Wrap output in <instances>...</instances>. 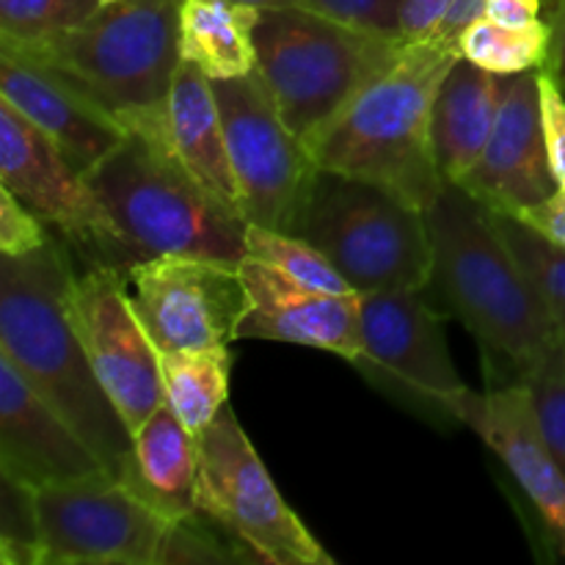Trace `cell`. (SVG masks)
<instances>
[{"instance_id":"17","label":"cell","mask_w":565,"mask_h":565,"mask_svg":"<svg viewBox=\"0 0 565 565\" xmlns=\"http://www.w3.org/2000/svg\"><path fill=\"white\" fill-rule=\"evenodd\" d=\"M452 414L456 423L472 428L511 469L565 555V472L541 436L522 381H508L489 392L467 390Z\"/></svg>"},{"instance_id":"25","label":"cell","mask_w":565,"mask_h":565,"mask_svg":"<svg viewBox=\"0 0 565 565\" xmlns=\"http://www.w3.org/2000/svg\"><path fill=\"white\" fill-rule=\"evenodd\" d=\"M458 53L494 75H519L541 70L550 53V22L505 25L491 17H480L458 39Z\"/></svg>"},{"instance_id":"29","label":"cell","mask_w":565,"mask_h":565,"mask_svg":"<svg viewBox=\"0 0 565 565\" xmlns=\"http://www.w3.org/2000/svg\"><path fill=\"white\" fill-rule=\"evenodd\" d=\"M0 561L3 565H42L36 489L0 472Z\"/></svg>"},{"instance_id":"39","label":"cell","mask_w":565,"mask_h":565,"mask_svg":"<svg viewBox=\"0 0 565 565\" xmlns=\"http://www.w3.org/2000/svg\"><path fill=\"white\" fill-rule=\"evenodd\" d=\"M235 3L254 6V9H285V6H301V0H235Z\"/></svg>"},{"instance_id":"36","label":"cell","mask_w":565,"mask_h":565,"mask_svg":"<svg viewBox=\"0 0 565 565\" xmlns=\"http://www.w3.org/2000/svg\"><path fill=\"white\" fill-rule=\"evenodd\" d=\"M522 218L527 224H533L535 230L544 232L546 237H552V241L565 246V185L557 188L546 202L524 210Z\"/></svg>"},{"instance_id":"15","label":"cell","mask_w":565,"mask_h":565,"mask_svg":"<svg viewBox=\"0 0 565 565\" xmlns=\"http://www.w3.org/2000/svg\"><path fill=\"white\" fill-rule=\"evenodd\" d=\"M539 72L508 75L489 143L478 163L458 180L489 210L522 215L561 188L546 149Z\"/></svg>"},{"instance_id":"23","label":"cell","mask_w":565,"mask_h":565,"mask_svg":"<svg viewBox=\"0 0 565 565\" xmlns=\"http://www.w3.org/2000/svg\"><path fill=\"white\" fill-rule=\"evenodd\" d=\"M259 9L235 0H185L180 53L210 81H230L257 70L254 25Z\"/></svg>"},{"instance_id":"12","label":"cell","mask_w":565,"mask_h":565,"mask_svg":"<svg viewBox=\"0 0 565 565\" xmlns=\"http://www.w3.org/2000/svg\"><path fill=\"white\" fill-rule=\"evenodd\" d=\"M0 188L14 193L61 241L86 254L88 265L125 268L138 259L121 241L86 174L70 163L53 138L44 136L9 99L0 97Z\"/></svg>"},{"instance_id":"5","label":"cell","mask_w":565,"mask_h":565,"mask_svg":"<svg viewBox=\"0 0 565 565\" xmlns=\"http://www.w3.org/2000/svg\"><path fill=\"white\" fill-rule=\"evenodd\" d=\"M86 180L138 259L185 254L241 265L246 257L248 224L193 180L166 138L163 116L130 127Z\"/></svg>"},{"instance_id":"22","label":"cell","mask_w":565,"mask_h":565,"mask_svg":"<svg viewBox=\"0 0 565 565\" xmlns=\"http://www.w3.org/2000/svg\"><path fill=\"white\" fill-rule=\"evenodd\" d=\"M119 478L169 522L196 513V436L169 403L132 434Z\"/></svg>"},{"instance_id":"16","label":"cell","mask_w":565,"mask_h":565,"mask_svg":"<svg viewBox=\"0 0 565 565\" xmlns=\"http://www.w3.org/2000/svg\"><path fill=\"white\" fill-rule=\"evenodd\" d=\"M248 309L237 340L292 342L356 362L362 353V292H323L290 279L274 265L243 257Z\"/></svg>"},{"instance_id":"33","label":"cell","mask_w":565,"mask_h":565,"mask_svg":"<svg viewBox=\"0 0 565 565\" xmlns=\"http://www.w3.org/2000/svg\"><path fill=\"white\" fill-rule=\"evenodd\" d=\"M53 237L44 232V221L25 207L11 191L0 188V254L25 257L44 248Z\"/></svg>"},{"instance_id":"11","label":"cell","mask_w":565,"mask_h":565,"mask_svg":"<svg viewBox=\"0 0 565 565\" xmlns=\"http://www.w3.org/2000/svg\"><path fill=\"white\" fill-rule=\"evenodd\" d=\"M42 565H158L169 519L114 472L36 489Z\"/></svg>"},{"instance_id":"6","label":"cell","mask_w":565,"mask_h":565,"mask_svg":"<svg viewBox=\"0 0 565 565\" xmlns=\"http://www.w3.org/2000/svg\"><path fill=\"white\" fill-rule=\"evenodd\" d=\"M406 42L326 17L303 6L259 9L257 72L281 119L312 143L364 88L395 66Z\"/></svg>"},{"instance_id":"40","label":"cell","mask_w":565,"mask_h":565,"mask_svg":"<svg viewBox=\"0 0 565 565\" xmlns=\"http://www.w3.org/2000/svg\"><path fill=\"white\" fill-rule=\"evenodd\" d=\"M103 3H110V0H103Z\"/></svg>"},{"instance_id":"38","label":"cell","mask_w":565,"mask_h":565,"mask_svg":"<svg viewBox=\"0 0 565 565\" xmlns=\"http://www.w3.org/2000/svg\"><path fill=\"white\" fill-rule=\"evenodd\" d=\"M544 0H486V17L505 25H527L541 20Z\"/></svg>"},{"instance_id":"28","label":"cell","mask_w":565,"mask_h":565,"mask_svg":"<svg viewBox=\"0 0 565 565\" xmlns=\"http://www.w3.org/2000/svg\"><path fill=\"white\" fill-rule=\"evenodd\" d=\"M519 381L527 390L541 436L565 472V342L530 364Z\"/></svg>"},{"instance_id":"21","label":"cell","mask_w":565,"mask_h":565,"mask_svg":"<svg viewBox=\"0 0 565 565\" xmlns=\"http://www.w3.org/2000/svg\"><path fill=\"white\" fill-rule=\"evenodd\" d=\"M505 88L508 75H494L463 55L441 77L430 114V138L436 166L447 182L461 180L483 154Z\"/></svg>"},{"instance_id":"2","label":"cell","mask_w":565,"mask_h":565,"mask_svg":"<svg viewBox=\"0 0 565 565\" xmlns=\"http://www.w3.org/2000/svg\"><path fill=\"white\" fill-rule=\"evenodd\" d=\"M434 248L430 285L511 379L565 342L561 326L508 243L491 210L458 182H445L425 210Z\"/></svg>"},{"instance_id":"30","label":"cell","mask_w":565,"mask_h":565,"mask_svg":"<svg viewBox=\"0 0 565 565\" xmlns=\"http://www.w3.org/2000/svg\"><path fill=\"white\" fill-rule=\"evenodd\" d=\"M103 0H0V39L36 42L81 25Z\"/></svg>"},{"instance_id":"3","label":"cell","mask_w":565,"mask_h":565,"mask_svg":"<svg viewBox=\"0 0 565 565\" xmlns=\"http://www.w3.org/2000/svg\"><path fill=\"white\" fill-rule=\"evenodd\" d=\"M182 3L110 0L81 25L36 42L0 39V50L53 72L130 130L166 114L182 64Z\"/></svg>"},{"instance_id":"34","label":"cell","mask_w":565,"mask_h":565,"mask_svg":"<svg viewBox=\"0 0 565 565\" xmlns=\"http://www.w3.org/2000/svg\"><path fill=\"white\" fill-rule=\"evenodd\" d=\"M539 86L546 149H550V160L552 169H555L557 182L565 185V94L544 70L539 72Z\"/></svg>"},{"instance_id":"14","label":"cell","mask_w":565,"mask_h":565,"mask_svg":"<svg viewBox=\"0 0 565 565\" xmlns=\"http://www.w3.org/2000/svg\"><path fill=\"white\" fill-rule=\"evenodd\" d=\"M66 312L103 381L105 392L136 434L166 403L160 351L127 301L121 268L88 265L72 270Z\"/></svg>"},{"instance_id":"18","label":"cell","mask_w":565,"mask_h":565,"mask_svg":"<svg viewBox=\"0 0 565 565\" xmlns=\"http://www.w3.org/2000/svg\"><path fill=\"white\" fill-rule=\"evenodd\" d=\"M0 472L31 489L110 472L6 356H0Z\"/></svg>"},{"instance_id":"8","label":"cell","mask_w":565,"mask_h":565,"mask_svg":"<svg viewBox=\"0 0 565 565\" xmlns=\"http://www.w3.org/2000/svg\"><path fill=\"white\" fill-rule=\"evenodd\" d=\"M196 511L218 524L248 563L334 565L279 494L230 406L196 436Z\"/></svg>"},{"instance_id":"10","label":"cell","mask_w":565,"mask_h":565,"mask_svg":"<svg viewBox=\"0 0 565 565\" xmlns=\"http://www.w3.org/2000/svg\"><path fill=\"white\" fill-rule=\"evenodd\" d=\"M127 301L160 353L224 348L237 340L248 309L241 265L160 254L121 268Z\"/></svg>"},{"instance_id":"9","label":"cell","mask_w":565,"mask_h":565,"mask_svg":"<svg viewBox=\"0 0 565 565\" xmlns=\"http://www.w3.org/2000/svg\"><path fill=\"white\" fill-rule=\"evenodd\" d=\"M213 92L243 218L246 224L296 235L320 166L281 119L274 94L257 70L243 77L213 81Z\"/></svg>"},{"instance_id":"1","label":"cell","mask_w":565,"mask_h":565,"mask_svg":"<svg viewBox=\"0 0 565 565\" xmlns=\"http://www.w3.org/2000/svg\"><path fill=\"white\" fill-rule=\"evenodd\" d=\"M70 279L72 265L61 241L25 257L0 254V356L119 478L132 452V430L105 392L66 312Z\"/></svg>"},{"instance_id":"19","label":"cell","mask_w":565,"mask_h":565,"mask_svg":"<svg viewBox=\"0 0 565 565\" xmlns=\"http://www.w3.org/2000/svg\"><path fill=\"white\" fill-rule=\"evenodd\" d=\"M0 97L53 138L55 147L83 174L108 158L127 136L114 116L81 97L53 72L6 50H0Z\"/></svg>"},{"instance_id":"35","label":"cell","mask_w":565,"mask_h":565,"mask_svg":"<svg viewBox=\"0 0 565 565\" xmlns=\"http://www.w3.org/2000/svg\"><path fill=\"white\" fill-rule=\"evenodd\" d=\"M456 0H403L401 9V39L406 44L425 42L436 33Z\"/></svg>"},{"instance_id":"31","label":"cell","mask_w":565,"mask_h":565,"mask_svg":"<svg viewBox=\"0 0 565 565\" xmlns=\"http://www.w3.org/2000/svg\"><path fill=\"white\" fill-rule=\"evenodd\" d=\"M248 563L241 546L202 513H191L169 524L158 565H226Z\"/></svg>"},{"instance_id":"20","label":"cell","mask_w":565,"mask_h":565,"mask_svg":"<svg viewBox=\"0 0 565 565\" xmlns=\"http://www.w3.org/2000/svg\"><path fill=\"white\" fill-rule=\"evenodd\" d=\"M163 132L193 180L224 210L243 218L241 193L232 174L224 121L213 81L191 61H182L166 99ZM246 221V218H243Z\"/></svg>"},{"instance_id":"26","label":"cell","mask_w":565,"mask_h":565,"mask_svg":"<svg viewBox=\"0 0 565 565\" xmlns=\"http://www.w3.org/2000/svg\"><path fill=\"white\" fill-rule=\"evenodd\" d=\"M491 218L565 334V246L527 224L522 215L491 210Z\"/></svg>"},{"instance_id":"27","label":"cell","mask_w":565,"mask_h":565,"mask_svg":"<svg viewBox=\"0 0 565 565\" xmlns=\"http://www.w3.org/2000/svg\"><path fill=\"white\" fill-rule=\"evenodd\" d=\"M246 257L259 259V263L274 265L290 279L323 292H356L345 281V276L323 257V252L309 241L287 232L268 230V226L248 224L246 226Z\"/></svg>"},{"instance_id":"32","label":"cell","mask_w":565,"mask_h":565,"mask_svg":"<svg viewBox=\"0 0 565 565\" xmlns=\"http://www.w3.org/2000/svg\"><path fill=\"white\" fill-rule=\"evenodd\" d=\"M301 6L348 22V25L381 33V36L401 39L403 0H301Z\"/></svg>"},{"instance_id":"4","label":"cell","mask_w":565,"mask_h":565,"mask_svg":"<svg viewBox=\"0 0 565 565\" xmlns=\"http://www.w3.org/2000/svg\"><path fill=\"white\" fill-rule=\"evenodd\" d=\"M456 58V47L434 39L406 44L395 66L309 143L315 163L375 182L425 213L447 182L436 166L430 114Z\"/></svg>"},{"instance_id":"37","label":"cell","mask_w":565,"mask_h":565,"mask_svg":"<svg viewBox=\"0 0 565 565\" xmlns=\"http://www.w3.org/2000/svg\"><path fill=\"white\" fill-rule=\"evenodd\" d=\"M550 53H546V64L541 70L561 86L565 94V0H555L550 14Z\"/></svg>"},{"instance_id":"13","label":"cell","mask_w":565,"mask_h":565,"mask_svg":"<svg viewBox=\"0 0 565 565\" xmlns=\"http://www.w3.org/2000/svg\"><path fill=\"white\" fill-rule=\"evenodd\" d=\"M353 364L395 401L439 423H456L452 408L469 390L447 351L441 315L423 290L362 292V353Z\"/></svg>"},{"instance_id":"24","label":"cell","mask_w":565,"mask_h":565,"mask_svg":"<svg viewBox=\"0 0 565 565\" xmlns=\"http://www.w3.org/2000/svg\"><path fill=\"white\" fill-rule=\"evenodd\" d=\"M232 362L230 345L160 353L166 403L193 436L202 434L226 406Z\"/></svg>"},{"instance_id":"7","label":"cell","mask_w":565,"mask_h":565,"mask_svg":"<svg viewBox=\"0 0 565 565\" xmlns=\"http://www.w3.org/2000/svg\"><path fill=\"white\" fill-rule=\"evenodd\" d=\"M296 235L323 252L356 292L430 285L428 218L375 182L318 169Z\"/></svg>"}]
</instances>
